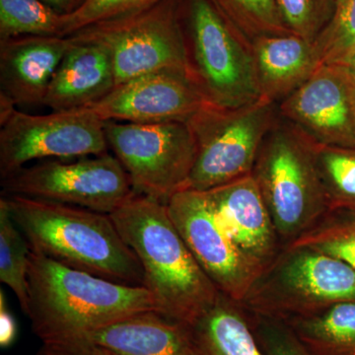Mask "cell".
Masks as SVG:
<instances>
[{
    "instance_id": "obj_21",
    "label": "cell",
    "mask_w": 355,
    "mask_h": 355,
    "mask_svg": "<svg viewBox=\"0 0 355 355\" xmlns=\"http://www.w3.org/2000/svg\"><path fill=\"white\" fill-rule=\"evenodd\" d=\"M284 322L311 355H355V303Z\"/></svg>"
},
{
    "instance_id": "obj_8",
    "label": "cell",
    "mask_w": 355,
    "mask_h": 355,
    "mask_svg": "<svg viewBox=\"0 0 355 355\" xmlns=\"http://www.w3.org/2000/svg\"><path fill=\"white\" fill-rule=\"evenodd\" d=\"M69 37L109 51L116 86L156 72L188 76L181 0H162L135 15L89 26Z\"/></svg>"
},
{
    "instance_id": "obj_12",
    "label": "cell",
    "mask_w": 355,
    "mask_h": 355,
    "mask_svg": "<svg viewBox=\"0 0 355 355\" xmlns=\"http://www.w3.org/2000/svg\"><path fill=\"white\" fill-rule=\"evenodd\" d=\"M166 205L184 244L217 291L241 304L261 272L236 247L205 193L184 189Z\"/></svg>"
},
{
    "instance_id": "obj_20",
    "label": "cell",
    "mask_w": 355,
    "mask_h": 355,
    "mask_svg": "<svg viewBox=\"0 0 355 355\" xmlns=\"http://www.w3.org/2000/svg\"><path fill=\"white\" fill-rule=\"evenodd\" d=\"M183 324L191 355H266L246 311L222 293L209 309Z\"/></svg>"
},
{
    "instance_id": "obj_3",
    "label": "cell",
    "mask_w": 355,
    "mask_h": 355,
    "mask_svg": "<svg viewBox=\"0 0 355 355\" xmlns=\"http://www.w3.org/2000/svg\"><path fill=\"white\" fill-rule=\"evenodd\" d=\"M110 216L137 254L160 314L188 324L216 302L220 292L184 244L166 202L135 193Z\"/></svg>"
},
{
    "instance_id": "obj_31",
    "label": "cell",
    "mask_w": 355,
    "mask_h": 355,
    "mask_svg": "<svg viewBox=\"0 0 355 355\" xmlns=\"http://www.w3.org/2000/svg\"><path fill=\"white\" fill-rule=\"evenodd\" d=\"M36 355H112L101 345L89 340L44 343Z\"/></svg>"
},
{
    "instance_id": "obj_23",
    "label": "cell",
    "mask_w": 355,
    "mask_h": 355,
    "mask_svg": "<svg viewBox=\"0 0 355 355\" xmlns=\"http://www.w3.org/2000/svg\"><path fill=\"white\" fill-rule=\"evenodd\" d=\"M67 18L42 0H0V40L65 37Z\"/></svg>"
},
{
    "instance_id": "obj_34",
    "label": "cell",
    "mask_w": 355,
    "mask_h": 355,
    "mask_svg": "<svg viewBox=\"0 0 355 355\" xmlns=\"http://www.w3.org/2000/svg\"><path fill=\"white\" fill-rule=\"evenodd\" d=\"M343 67H345V69L349 71L350 76H352V79L355 81V53Z\"/></svg>"
},
{
    "instance_id": "obj_30",
    "label": "cell",
    "mask_w": 355,
    "mask_h": 355,
    "mask_svg": "<svg viewBox=\"0 0 355 355\" xmlns=\"http://www.w3.org/2000/svg\"><path fill=\"white\" fill-rule=\"evenodd\" d=\"M248 316L257 342L266 355H311L286 322Z\"/></svg>"
},
{
    "instance_id": "obj_13",
    "label": "cell",
    "mask_w": 355,
    "mask_h": 355,
    "mask_svg": "<svg viewBox=\"0 0 355 355\" xmlns=\"http://www.w3.org/2000/svg\"><path fill=\"white\" fill-rule=\"evenodd\" d=\"M277 109L315 146L355 148V81L343 65H320Z\"/></svg>"
},
{
    "instance_id": "obj_10",
    "label": "cell",
    "mask_w": 355,
    "mask_h": 355,
    "mask_svg": "<svg viewBox=\"0 0 355 355\" xmlns=\"http://www.w3.org/2000/svg\"><path fill=\"white\" fill-rule=\"evenodd\" d=\"M109 148L125 168L133 190L167 202L184 190L197 157L188 123L104 121Z\"/></svg>"
},
{
    "instance_id": "obj_1",
    "label": "cell",
    "mask_w": 355,
    "mask_h": 355,
    "mask_svg": "<svg viewBox=\"0 0 355 355\" xmlns=\"http://www.w3.org/2000/svg\"><path fill=\"white\" fill-rule=\"evenodd\" d=\"M28 295L25 315L43 343L83 340L133 315L160 313L146 287L102 279L32 251Z\"/></svg>"
},
{
    "instance_id": "obj_33",
    "label": "cell",
    "mask_w": 355,
    "mask_h": 355,
    "mask_svg": "<svg viewBox=\"0 0 355 355\" xmlns=\"http://www.w3.org/2000/svg\"><path fill=\"white\" fill-rule=\"evenodd\" d=\"M42 1L60 15H70L79 10L88 0H42Z\"/></svg>"
},
{
    "instance_id": "obj_26",
    "label": "cell",
    "mask_w": 355,
    "mask_h": 355,
    "mask_svg": "<svg viewBox=\"0 0 355 355\" xmlns=\"http://www.w3.org/2000/svg\"><path fill=\"white\" fill-rule=\"evenodd\" d=\"M289 245L311 248L355 268V216L329 212L314 228Z\"/></svg>"
},
{
    "instance_id": "obj_7",
    "label": "cell",
    "mask_w": 355,
    "mask_h": 355,
    "mask_svg": "<svg viewBox=\"0 0 355 355\" xmlns=\"http://www.w3.org/2000/svg\"><path fill=\"white\" fill-rule=\"evenodd\" d=\"M277 119V105L261 98L239 108L203 105L187 121L197 157L186 189L209 191L251 175L263 139Z\"/></svg>"
},
{
    "instance_id": "obj_27",
    "label": "cell",
    "mask_w": 355,
    "mask_h": 355,
    "mask_svg": "<svg viewBox=\"0 0 355 355\" xmlns=\"http://www.w3.org/2000/svg\"><path fill=\"white\" fill-rule=\"evenodd\" d=\"M321 64L343 65L355 53V0H336L333 15L315 40Z\"/></svg>"
},
{
    "instance_id": "obj_18",
    "label": "cell",
    "mask_w": 355,
    "mask_h": 355,
    "mask_svg": "<svg viewBox=\"0 0 355 355\" xmlns=\"http://www.w3.org/2000/svg\"><path fill=\"white\" fill-rule=\"evenodd\" d=\"M261 98L279 105L313 76L321 62L314 44L295 34L251 42Z\"/></svg>"
},
{
    "instance_id": "obj_17",
    "label": "cell",
    "mask_w": 355,
    "mask_h": 355,
    "mask_svg": "<svg viewBox=\"0 0 355 355\" xmlns=\"http://www.w3.org/2000/svg\"><path fill=\"white\" fill-rule=\"evenodd\" d=\"M70 39L71 46L58 65L44 97V106L51 112L85 108L116 86L109 51L99 44Z\"/></svg>"
},
{
    "instance_id": "obj_11",
    "label": "cell",
    "mask_w": 355,
    "mask_h": 355,
    "mask_svg": "<svg viewBox=\"0 0 355 355\" xmlns=\"http://www.w3.org/2000/svg\"><path fill=\"white\" fill-rule=\"evenodd\" d=\"M0 177L33 161L109 153L104 121L73 110L33 114L13 110L0 121Z\"/></svg>"
},
{
    "instance_id": "obj_9",
    "label": "cell",
    "mask_w": 355,
    "mask_h": 355,
    "mask_svg": "<svg viewBox=\"0 0 355 355\" xmlns=\"http://www.w3.org/2000/svg\"><path fill=\"white\" fill-rule=\"evenodd\" d=\"M2 193L37 198L111 214L135 195L114 154L46 159L1 179Z\"/></svg>"
},
{
    "instance_id": "obj_25",
    "label": "cell",
    "mask_w": 355,
    "mask_h": 355,
    "mask_svg": "<svg viewBox=\"0 0 355 355\" xmlns=\"http://www.w3.org/2000/svg\"><path fill=\"white\" fill-rule=\"evenodd\" d=\"M229 24L250 42L261 36L292 34L277 0H209Z\"/></svg>"
},
{
    "instance_id": "obj_28",
    "label": "cell",
    "mask_w": 355,
    "mask_h": 355,
    "mask_svg": "<svg viewBox=\"0 0 355 355\" xmlns=\"http://www.w3.org/2000/svg\"><path fill=\"white\" fill-rule=\"evenodd\" d=\"M277 3L292 34L314 43L330 21L336 0H277Z\"/></svg>"
},
{
    "instance_id": "obj_16",
    "label": "cell",
    "mask_w": 355,
    "mask_h": 355,
    "mask_svg": "<svg viewBox=\"0 0 355 355\" xmlns=\"http://www.w3.org/2000/svg\"><path fill=\"white\" fill-rule=\"evenodd\" d=\"M71 44L69 37L0 40V97L17 109L44 106L51 79Z\"/></svg>"
},
{
    "instance_id": "obj_4",
    "label": "cell",
    "mask_w": 355,
    "mask_h": 355,
    "mask_svg": "<svg viewBox=\"0 0 355 355\" xmlns=\"http://www.w3.org/2000/svg\"><path fill=\"white\" fill-rule=\"evenodd\" d=\"M252 175L282 248L329 214L315 144L279 114L263 139Z\"/></svg>"
},
{
    "instance_id": "obj_29",
    "label": "cell",
    "mask_w": 355,
    "mask_h": 355,
    "mask_svg": "<svg viewBox=\"0 0 355 355\" xmlns=\"http://www.w3.org/2000/svg\"><path fill=\"white\" fill-rule=\"evenodd\" d=\"M162 0H88L76 12L65 15V37L99 23L135 15Z\"/></svg>"
},
{
    "instance_id": "obj_24",
    "label": "cell",
    "mask_w": 355,
    "mask_h": 355,
    "mask_svg": "<svg viewBox=\"0 0 355 355\" xmlns=\"http://www.w3.org/2000/svg\"><path fill=\"white\" fill-rule=\"evenodd\" d=\"M29 244L16 225L4 198H0V282L15 293L21 309L27 312Z\"/></svg>"
},
{
    "instance_id": "obj_2",
    "label": "cell",
    "mask_w": 355,
    "mask_h": 355,
    "mask_svg": "<svg viewBox=\"0 0 355 355\" xmlns=\"http://www.w3.org/2000/svg\"><path fill=\"white\" fill-rule=\"evenodd\" d=\"M1 198L32 252L102 279L144 286L140 261L110 214L20 196Z\"/></svg>"
},
{
    "instance_id": "obj_5",
    "label": "cell",
    "mask_w": 355,
    "mask_h": 355,
    "mask_svg": "<svg viewBox=\"0 0 355 355\" xmlns=\"http://www.w3.org/2000/svg\"><path fill=\"white\" fill-rule=\"evenodd\" d=\"M188 76L207 104L239 108L261 99L251 42L209 0H181Z\"/></svg>"
},
{
    "instance_id": "obj_22",
    "label": "cell",
    "mask_w": 355,
    "mask_h": 355,
    "mask_svg": "<svg viewBox=\"0 0 355 355\" xmlns=\"http://www.w3.org/2000/svg\"><path fill=\"white\" fill-rule=\"evenodd\" d=\"M329 212L355 216V148L315 146Z\"/></svg>"
},
{
    "instance_id": "obj_14",
    "label": "cell",
    "mask_w": 355,
    "mask_h": 355,
    "mask_svg": "<svg viewBox=\"0 0 355 355\" xmlns=\"http://www.w3.org/2000/svg\"><path fill=\"white\" fill-rule=\"evenodd\" d=\"M207 104L184 72L146 74L114 86L99 101L78 109L103 121L187 123Z\"/></svg>"
},
{
    "instance_id": "obj_6",
    "label": "cell",
    "mask_w": 355,
    "mask_h": 355,
    "mask_svg": "<svg viewBox=\"0 0 355 355\" xmlns=\"http://www.w3.org/2000/svg\"><path fill=\"white\" fill-rule=\"evenodd\" d=\"M355 303V268L297 245L282 248L241 303L248 314L287 321Z\"/></svg>"
},
{
    "instance_id": "obj_32",
    "label": "cell",
    "mask_w": 355,
    "mask_h": 355,
    "mask_svg": "<svg viewBox=\"0 0 355 355\" xmlns=\"http://www.w3.org/2000/svg\"><path fill=\"white\" fill-rule=\"evenodd\" d=\"M17 336V324L8 309L6 296L0 291V345L3 349L10 347Z\"/></svg>"
},
{
    "instance_id": "obj_19",
    "label": "cell",
    "mask_w": 355,
    "mask_h": 355,
    "mask_svg": "<svg viewBox=\"0 0 355 355\" xmlns=\"http://www.w3.org/2000/svg\"><path fill=\"white\" fill-rule=\"evenodd\" d=\"M83 340L112 355H191L184 324L155 311L120 320Z\"/></svg>"
},
{
    "instance_id": "obj_15",
    "label": "cell",
    "mask_w": 355,
    "mask_h": 355,
    "mask_svg": "<svg viewBox=\"0 0 355 355\" xmlns=\"http://www.w3.org/2000/svg\"><path fill=\"white\" fill-rule=\"evenodd\" d=\"M202 193L236 247L261 275L282 245L253 175Z\"/></svg>"
}]
</instances>
